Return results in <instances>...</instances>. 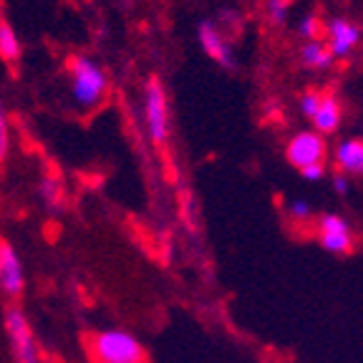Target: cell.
<instances>
[{
	"label": "cell",
	"mask_w": 363,
	"mask_h": 363,
	"mask_svg": "<svg viewBox=\"0 0 363 363\" xmlns=\"http://www.w3.org/2000/svg\"><path fill=\"white\" fill-rule=\"evenodd\" d=\"M68 86L71 99L79 108H96L104 104L108 91V76L94 58L89 56H71L68 61Z\"/></svg>",
	"instance_id": "cell-1"
},
{
	"label": "cell",
	"mask_w": 363,
	"mask_h": 363,
	"mask_svg": "<svg viewBox=\"0 0 363 363\" xmlns=\"http://www.w3.org/2000/svg\"><path fill=\"white\" fill-rule=\"evenodd\" d=\"M89 356L94 363H149L142 340L124 328L96 330L89 338Z\"/></svg>",
	"instance_id": "cell-2"
},
{
	"label": "cell",
	"mask_w": 363,
	"mask_h": 363,
	"mask_svg": "<svg viewBox=\"0 0 363 363\" xmlns=\"http://www.w3.org/2000/svg\"><path fill=\"white\" fill-rule=\"evenodd\" d=\"M144 126L154 147H164L169 139V101L164 84L157 76L144 84Z\"/></svg>",
	"instance_id": "cell-3"
},
{
	"label": "cell",
	"mask_w": 363,
	"mask_h": 363,
	"mask_svg": "<svg viewBox=\"0 0 363 363\" xmlns=\"http://www.w3.org/2000/svg\"><path fill=\"white\" fill-rule=\"evenodd\" d=\"M6 333H8V343H11L16 363H43L40 361L33 328H30V323H28V315L18 306H11L6 311Z\"/></svg>",
	"instance_id": "cell-4"
},
{
	"label": "cell",
	"mask_w": 363,
	"mask_h": 363,
	"mask_svg": "<svg viewBox=\"0 0 363 363\" xmlns=\"http://www.w3.org/2000/svg\"><path fill=\"white\" fill-rule=\"evenodd\" d=\"M315 238L318 245L330 255H348L356 247V235L346 217L325 212L315 220Z\"/></svg>",
	"instance_id": "cell-5"
},
{
	"label": "cell",
	"mask_w": 363,
	"mask_h": 363,
	"mask_svg": "<svg viewBox=\"0 0 363 363\" xmlns=\"http://www.w3.org/2000/svg\"><path fill=\"white\" fill-rule=\"evenodd\" d=\"M325 136L318 134L315 129L298 131V134L290 136V142L285 144V159L288 164L295 167L298 172H303L306 167L313 164H323L325 162Z\"/></svg>",
	"instance_id": "cell-6"
},
{
	"label": "cell",
	"mask_w": 363,
	"mask_h": 363,
	"mask_svg": "<svg viewBox=\"0 0 363 363\" xmlns=\"http://www.w3.org/2000/svg\"><path fill=\"white\" fill-rule=\"evenodd\" d=\"M197 40L202 45V51L207 53V58L217 63L220 68H227V71H233L238 63H235V51L227 35L222 33V28L217 26L215 21H202L197 26Z\"/></svg>",
	"instance_id": "cell-7"
},
{
	"label": "cell",
	"mask_w": 363,
	"mask_h": 363,
	"mask_svg": "<svg viewBox=\"0 0 363 363\" xmlns=\"http://www.w3.org/2000/svg\"><path fill=\"white\" fill-rule=\"evenodd\" d=\"M26 290V270L18 250L6 238H0V293L6 298H21Z\"/></svg>",
	"instance_id": "cell-8"
},
{
	"label": "cell",
	"mask_w": 363,
	"mask_h": 363,
	"mask_svg": "<svg viewBox=\"0 0 363 363\" xmlns=\"http://www.w3.org/2000/svg\"><path fill=\"white\" fill-rule=\"evenodd\" d=\"M323 40L328 43V48L333 51L335 58H346L348 53L361 43V28H358L356 23L348 21V18L338 16V18H330L325 23V30H323Z\"/></svg>",
	"instance_id": "cell-9"
},
{
	"label": "cell",
	"mask_w": 363,
	"mask_h": 363,
	"mask_svg": "<svg viewBox=\"0 0 363 363\" xmlns=\"http://www.w3.org/2000/svg\"><path fill=\"white\" fill-rule=\"evenodd\" d=\"M333 162L340 174L346 177H363V139L361 136H348L338 142L333 152Z\"/></svg>",
	"instance_id": "cell-10"
},
{
	"label": "cell",
	"mask_w": 363,
	"mask_h": 363,
	"mask_svg": "<svg viewBox=\"0 0 363 363\" xmlns=\"http://www.w3.org/2000/svg\"><path fill=\"white\" fill-rule=\"evenodd\" d=\"M340 121H343V106H340V101L333 96V94H325L323 96V104H320V108H318V113L313 116V129L318 131V134H333V131H338Z\"/></svg>",
	"instance_id": "cell-11"
},
{
	"label": "cell",
	"mask_w": 363,
	"mask_h": 363,
	"mask_svg": "<svg viewBox=\"0 0 363 363\" xmlns=\"http://www.w3.org/2000/svg\"><path fill=\"white\" fill-rule=\"evenodd\" d=\"M333 61H335L333 51H330L323 38L306 40L301 45V63L306 68H311V71H325V68L333 66Z\"/></svg>",
	"instance_id": "cell-12"
},
{
	"label": "cell",
	"mask_w": 363,
	"mask_h": 363,
	"mask_svg": "<svg viewBox=\"0 0 363 363\" xmlns=\"http://www.w3.org/2000/svg\"><path fill=\"white\" fill-rule=\"evenodd\" d=\"M21 51H23V45H21V40H18V33L11 28V23L0 21V58L13 63L21 58Z\"/></svg>",
	"instance_id": "cell-13"
},
{
	"label": "cell",
	"mask_w": 363,
	"mask_h": 363,
	"mask_svg": "<svg viewBox=\"0 0 363 363\" xmlns=\"http://www.w3.org/2000/svg\"><path fill=\"white\" fill-rule=\"evenodd\" d=\"M38 192H40V199H43L51 210H58V207H61L63 184H61V179H58V177H43V179H40Z\"/></svg>",
	"instance_id": "cell-14"
},
{
	"label": "cell",
	"mask_w": 363,
	"mask_h": 363,
	"mask_svg": "<svg viewBox=\"0 0 363 363\" xmlns=\"http://www.w3.org/2000/svg\"><path fill=\"white\" fill-rule=\"evenodd\" d=\"M323 96L325 91L320 89H306L301 94V99H298V106H301V113L306 116V119L313 121V116L318 113V108H320V104H323Z\"/></svg>",
	"instance_id": "cell-15"
},
{
	"label": "cell",
	"mask_w": 363,
	"mask_h": 363,
	"mask_svg": "<svg viewBox=\"0 0 363 363\" xmlns=\"http://www.w3.org/2000/svg\"><path fill=\"white\" fill-rule=\"evenodd\" d=\"M325 26L320 23V18H318V13H306V16L301 18V23H298V33L303 35L306 40H315V38H323Z\"/></svg>",
	"instance_id": "cell-16"
},
{
	"label": "cell",
	"mask_w": 363,
	"mask_h": 363,
	"mask_svg": "<svg viewBox=\"0 0 363 363\" xmlns=\"http://www.w3.org/2000/svg\"><path fill=\"white\" fill-rule=\"evenodd\" d=\"M290 6H293V0H265L267 21H270L272 26H280V23H285V21H288Z\"/></svg>",
	"instance_id": "cell-17"
},
{
	"label": "cell",
	"mask_w": 363,
	"mask_h": 363,
	"mask_svg": "<svg viewBox=\"0 0 363 363\" xmlns=\"http://www.w3.org/2000/svg\"><path fill=\"white\" fill-rule=\"evenodd\" d=\"M288 217L293 222H311L313 220V207L306 199H293L288 207Z\"/></svg>",
	"instance_id": "cell-18"
},
{
	"label": "cell",
	"mask_w": 363,
	"mask_h": 363,
	"mask_svg": "<svg viewBox=\"0 0 363 363\" xmlns=\"http://www.w3.org/2000/svg\"><path fill=\"white\" fill-rule=\"evenodd\" d=\"M11 152V126H8V113L3 108V101H0V162L8 157Z\"/></svg>",
	"instance_id": "cell-19"
},
{
	"label": "cell",
	"mask_w": 363,
	"mask_h": 363,
	"mask_svg": "<svg viewBox=\"0 0 363 363\" xmlns=\"http://www.w3.org/2000/svg\"><path fill=\"white\" fill-rule=\"evenodd\" d=\"M301 174L306 177L308 182H318V179H323V177H325V162H323V164H313V167H306V169H303Z\"/></svg>",
	"instance_id": "cell-20"
},
{
	"label": "cell",
	"mask_w": 363,
	"mask_h": 363,
	"mask_svg": "<svg viewBox=\"0 0 363 363\" xmlns=\"http://www.w3.org/2000/svg\"><path fill=\"white\" fill-rule=\"evenodd\" d=\"M333 189L338 194H348V189H351V179H348L346 174H340V172H338V174L333 177Z\"/></svg>",
	"instance_id": "cell-21"
},
{
	"label": "cell",
	"mask_w": 363,
	"mask_h": 363,
	"mask_svg": "<svg viewBox=\"0 0 363 363\" xmlns=\"http://www.w3.org/2000/svg\"><path fill=\"white\" fill-rule=\"evenodd\" d=\"M361 139H363V134H361Z\"/></svg>",
	"instance_id": "cell-22"
}]
</instances>
